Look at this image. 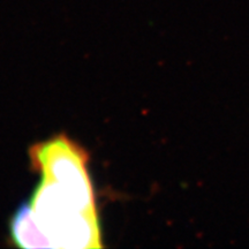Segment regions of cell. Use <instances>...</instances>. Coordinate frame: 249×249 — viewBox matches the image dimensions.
Instances as JSON below:
<instances>
[{"label": "cell", "instance_id": "6da1fadb", "mask_svg": "<svg viewBox=\"0 0 249 249\" xmlns=\"http://www.w3.org/2000/svg\"><path fill=\"white\" fill-rule=\"evenodd\" d=\"M39 229L53 248H101L98 213L81 209L62 187L42 178L29 202Z\"/></svg>", "mask_w": 249, "mask_h": 249}, {"label": "cell", "instance_id": "7a4b0ae2", "mask_svg": "<svg viewBox=\"0 0 249 249\" xmlns=\"http://www.w3.org/2000/svg\"><path fill=\"white\" fill-rule=\"evenodd\" d=\"M31 166L42 178L58 183L88 213H97L88 172L89 154L65 134L36 143L29 150Z\"/></svg>", "mask_w": 249, "mask_h": 249}, {"label": "cell", "instance_id": "3957f363", "mask_svg": "<svg viewBox=\"0 0 249 249\" xmlns=\"http://www.w3.org/2000/svg\"><path fill=\"white\" fill-rule=\"evenodd\" d=\"M11 239L21 248H53L37 224L30 203H24L11 219Z\"/></svg>", "mask_w": 249, "mask_h": 249}]
</instances>
